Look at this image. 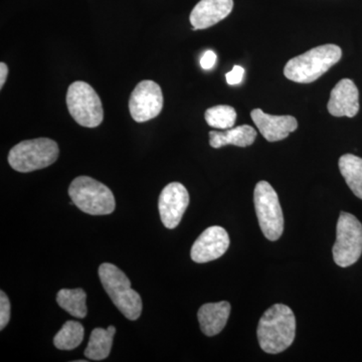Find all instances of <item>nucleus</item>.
Wrapping results in <instances>:
<instances>
[{"instance_id": "nucleus-1", "label": "nucleus", "mask_w": 362, "mask_h": 362, "mask_svg": "<svg viewBox=\"0 0 362 362\" xmlns=\"http://www.w3.org/2000/svg\"><path fill=\"white\" fill-rule=\"evenodd\" d=\"M259 346L270 354H277L291 346L296 335V319L290 307L275 304L259 319Z\"/></svg>"}, {"instance_id": "nucleus-2", "label": "nucleus", "mask_w": 362, "mask_h": 362, "mask_svg": "<svg viewBox=\"0 0 362 362\" xmlns=\"http://www.w3.org/2000/svg\"><path fill=\"white\" fill-rule=\"evenodd\" d=\"M341 57V49L337 45L314 47L288 62L284 69L285 77L301 84L315 82L331 66L337 64Z\"/></svg>"}, {"instance_id": "nucleus-3", "label": "nucleus", "mask_w": 362, "mask_h": 362, "mask_svg": "<svg viewBox=\"0 0 362 362\" xmlns=\"http://www.w3.org/2000/svg\"><path fill=\"white\" fill-rule=\"evenodd\" d=\"M99 277L118 310L129 320H137L142 313V300L127 276L113 264L104 263L99 267Z\"/></svg>"}, {"instance_id": "nucleus-4", "label": "nucleus", "mask_w": 362, "mask_h": 362, "mask_svg": "<svg viewBox=\"0 0 362 362\" xmlns=\"http://www.w3.org/2000/svg\"><path fill=\"white\" fill-rule=\"evenodd\" d=\"M69 195L78 209L90 216H106L115 211V197L110 188L89 176H78L71 181Z\"/></svg>"}, {"instance_id": "nucleus-5", "label": "nucleus", "mask_w": 362, "mask_h": 362, "mask_svg": "<svg viewBox=\"0 0 362 362\" xmlns=\"http://www.w3.org/2000/svg\"><path fill=\"white\" fill-rule=\"evenodd\" d=\"M58 143L49 138L25 140L9 151L8 163L18 173H28L49 168L58 159Z\"/></svg>"}, {"instance_id": "nucleus-6", "label": "nucleus", "mask_w": 362, "mask_h": 362, "mask_svg": "<svg viewBox=\"0 0 362 362\" xmlns=\"http://www.w3.org/2000/svg\"><path fill=\"white\" fill-rule=\"evenodd\" d=\"M66 106L74 120L83 127L95 128L103 122L101 98L88 83L77 81L69 87Z\"/></svg>"}, {"instance_id": "nucleus-7", "label": "nucleus", "mask_w": 362, "mask_h": 362, "mask_svg": "<svg viewBox=\"0 0 362 362\" xmlns=\"http://www.w3.org/2000/svg\"><path fill=\"white\" fill-rule=\"evenodd\" d=\"M254 202L262 233L268 240L280 239L284 230V216L277 192L270 183L264 180L257 183Z\"/></svg>"}, {"instance_id": "nucleus-8", "label": "nucleus", "mask_w": 362, "mask_h": 362, "mask_svg": "<svg viewBox=\"0 0 362 362\" xmlns=\"http://www.w3.org/2000/svg\"><path fill=\"white\" fill-rule=\"evenodd\" d=\"M362 254V225L354 214H340L337 228V242L333 247V259L346 268L356 264Z\"/></svg>"}, {"instance_id": "nucleus-9", "label": "nucleus", "mask_w": 362, "mask_h": 362, "mask_svg": "<svg viewBox=\"0 0 362 362\" xmlns=\"http://www.w3.org/2000/svg\"><path fill=\"white\" fill-rule=\"evenodd\" d=\"M163 108V94L160 86L153 81L140 82L133 90L129 100L131 117L143 123L156 118Z\"/></svg>"}, {"instance_id": "nucleus-10", "label": "nucleus", "mask_w": 362, "mask_h": 362, "mask_svg": "<svg viewBox=\"0 0 362 362\" xmlns=\"http://www.w3.org/2000/svg\"><path fill=\"white\" fill-rule=\"evenodd\" d=\"M189 204V194L185 185L171 182L162 189L158 209L162 223L169 230L180 225L183 214Z\"/></svg>"}, {"instance_id": "nucleus-11", "label": "nucleus", "mask_w": 362, "mask_h": 362, "mask_svg": "<svg viewBox=\"0 0 362 362\" xmlns=\"http://www.w3.org/2000/svg\"><path fill=\"white\" fill-rule=\"evenodd\" d=\"M230 247V237L225 228L214 226L206 228L195 240L190 256L195 263L202 264L221 258Z\"/></svg>"}, {"instance_id": "nucleus-12", "label": "nucleus", "mask_w": 362, "mask_h": 362, "mask_svg": "<svg viewBox=\"0 0 362 362\" xmlns=\"http://www.w3.org/2000/svg\"><path fill=\"white\" fill-rule=\"evenodd\" d=\"M251 117L261 134L269 142L281 141L298 128L297 119L293 116H274L261 109H255Z\"/></svg>"}, {"instance_id": "nucleus-13", "label": "nucleus", "mask_w": 362, "mask_h": 362, "mask_svg": "<svg viewBox=\"0 0 362 362\" xmlns=\"http://www.w3.org/2000/svg\"><path fill=\"white\" fill-rule=\"evenodd\" d=\"M328 111L334 117L352 118L359 111V92L349 78H343L331 90Z\"/></svg>"}, {"instance_id": "nucleus-14", "label": "nucleus", "mask_w": 362, "mask_h": 362, "mask_svg": "<svg viewBox=\"0 0 362 362\" xmlns=\"http://www.w3.org/2000/svg\"><path fill=\"white\" fill-rule=\"evenodd\" d=\"M233 0H201L190 13L192 30H206L232 13Z\"/></svg>"}, {"instance_id": "nucleus-15", "label": "nucleus", "mask_w": 362, "mask_h": 362, "mask_svg": "<svg viewBox=\"0 0 362 362\" xmlns=\"http://www.w3.org/2000/svg\"><path fill=\"white\" fill-rule=\"evenodd\" d=\"M230 314V304L226 301L202 305L197 313L201 329L206 337H214L221 332Z\"/></svg>"}, {"instance_id": "nucleus-16", "label": "nucleus", "mask_w": 362, "mask_h": 362, "mask_svg": "<svg viewBox=\"0 0 362 362\" xmlns=\"http://www.w3.org/2000/svg\"><path fill=\"white\" fill-rule=\"evenodd\" d=\"M257 138V131L250 125L230 128L226 131H211L209 132V145L213 148H221L226 145L247 147L252 145Z\"/></svg>"}, {"instance_id": "nucleus-17", "label": "nucleus", "mask_w": 362, "mask_h": 362, "mask_svg": "<svg viewBox=\"0 0 362 362\" xmlns=\"http://www.w3.org/2000/svg\"><path fill=\"white\" fill-rule=\"evenodd\" d=\"M116 333L114 326H109L107 329L95 328L90 333L89 343L85 349V356L90 361H104L110 356L113 338Z\"/></svg>"}, {"instance_id": "nucleus-18", "label": "nucleus", "mask_w": 362, "mask_h": 362, "mask_svg": "<svg viewBox=\"0 0 362 362\" xmlns=\"http://www.w3.org/2000/svg\"><path fill=\"white\" fill-rule=\"evenodd\" d=\"M339 169L350 189L362 199V158L354 154H344L340 157Z\"/></svg>"}, {"instance_id": "nucleus-19", "label": "nucleus", "mask_w": 362, "mask_h": 362, "mask_svg": "<svg viewBox=\"0 0 362 362\" xmlns=\"http://www.w3.org/2000/svg\"><path fill=\"white\" fill-rule=\"evenodd\" d=\"M86 299H87V294L81 288L73 290L62 289L57 295V302H58L59 306L71 314V316L80 319L87 316L88 309Z\"/></svg>"}, {"instance_id": "nucleus-20", "label": "nucleus", "mask_w": 362, "mask_h": 362, "mask_svg": "<svg viewBox=\"0 0 362 362\" xmlns=\"http://www.w3.org/2000/svg\"><path fill=\"white\" fill-rule=\"evenodd\" d=\"M84 337L85 330L82 324L77 321H68L57 333L54 338V344L58 349L73 350L77 349L83 342Z\"/></svg>"}, {"instance_id": "nucleus-21", "label": "nucleus", "mask_w": 362, "mask_h": 362, "mask_svg": "<svg viewBox=\"0 0 362 362\" xmlns=\"http://www.w3.org/2000/svg\"><path fill=\"white\" fill-rule=\"evenodd\" d=\"M204 119L211 127L216 129H230L233 127L237 120V112L233 107L218 105L207 109Z\"/></svg>"}, {"instance_id": "nucleus-22", "label": "nucleus", "mask_w": 362, "mask_h": 362, "mask_svg": "<svg viewBox=\"0 0 362 362\" xmlns=\"http://www.w3.org/2000/svg\"><path fill=\"white\" fill-rule=\"evenodd\" d=\"M11 302L4 291L0 292V330H4L11 320Z\"/></svg>"}, {"instance_id": "nucleus-23", "label": "nucleus", "mask_w": 362, "mask_h": 362, "mask_svg": "<svg viewBox=\"0 0 362 362\" xmlns=\"http://www.w3.org/2000/svg\"><path fill=\"white\" fill-rule=\"evenodd\" d=\"M245 70L243 66H235L230 73L226 74V78L228 85H238L240 84L244 78Z\"/></svg>"}, {"instance_id": "nucleus-24", "label": "nucleus", "mask_w": 362, "mask_h": 362, "mask_svg": "<svg viewBox=\"0 0 362 362\" xmlns=\"http://www.w3.org/2000/svg\"><path fill=\"white\" fill-rule=\"evenodd\" d=\"M216 54L213 51H206L202 54L201 59V66L204 70H211L216 65Z\"/></svg>"}, {"instance_id": "nucleus-25", "label": "nucleus", "mask_w": 362, "mask_h": 362, "mask_svg": "<svg viewBox=\"0 0 362 362\" xmlns=\"http://www.w3.org/2000/svg\"><path fill=\"white\" fill-rule=\"evenodd\" d=\"M7 75H8V68H7L6 64L1 62L0 63V89H2L6 84Z\"/></svg>"}]
</instances>
